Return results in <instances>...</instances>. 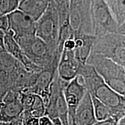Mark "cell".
I'll return each instance as SVG.
<instances>
[{"mask_svg": "<svg viewBox=\"0 0 125 125\" xmlns=\"http://www.w3.org/2000/svg\"><path fill=\"white\" fill-rule=\"evenodd\" d=\"M52 0H20L19 10L37 21L49 7Z\"/></svg>", "mask_w": 125, "mask_h": 125, "instance_id": "obj_18", "label": "cell"}, {"mask_svg": "<svg viewBox=\"0 0 125 125\" xmlns=\"http://www.w3.org/2000/svg\"><path fill=\"white\" fill-rule=\"evenodd\" d=\"M24 111L19 92L9 90L0 101V122H8L19 117Z\"/></svg>", "mask_w": 125, "mask_h": 125, "instance_id": "obj_12", "label": "cell"}, {"mask_svg": "<svg viewBox=\"0 0 125 125\" xmlns=\"http://www.w3.org/2000/svg\"><path fill=\"white\" fill-rule=\"evenodd\" d=\"M57 69H42L38 73L35 83L29 93L36 94L41 97L46 107L49 100L50 88L53 81Z\"/></svg>", "mask_w": 125, "mask_h": 125, "instance_id": "obj_15", "label": "cell"}, {"mask_svg": "<svg viewBox=\"0 0 125 125\" xmlns=\"http://www.w3.org/2000/svg\"><path fill=\"white\" fill-rule=\"evenodd\" d=\"M15 40L34 64L42 69H57L62 51L53 49L35 35Z\"/></svg>", "mask_w": 125, "mask_h": 125, "instance_id": "obj_2", "label": "cell"}, {"mask_svg": "<svg viewBox=\"0 0 125 125\" xmlns=\"http://www.w3.org/2000/svg\"><path fill=\"white\" fill-rule=\"evenodd\" d=\"M69 23L74 35L93 34L90 0H70Z\"/></svg>", "mask_w": 125, "mask_h": 125, "instance_id": "obj_8", "label": "cell"}, {"mask_svg": "<svg viewBox=\"0 0 125 125\" xmlns=\"http://www.w3.org/2000/svg\"><path fill=\"white\" fill-rule=\"evenodd\" d=\"M5 35V31L0 29V44L2 47H3V41H4Z\"/></svg>", "mask_w": 125, "mask_h": 125, "instance_id": "obj_29", "label": "cell"}, {"mask_svg": "<svg viewBox=\"0 0 125 125\" xmlns=\"http://www.w3.org/2000/svg\"><path fill=\"white\" fill-rule=\"evenodd\" d=\"M96 122L92 96L87 92L76 108L75 125H93Z\"/></svg>", "mask_w": 125, "mask_h": 125, "instance_id": "obj_16", "label": "cell"}, {"mask_svg": "<svg viewBox=\"0 0 125 125\" xmlns=\"http://www.w3.org/2000/svg\"><path fill=\"white\" fill-rule=\"evenodd\" d=\"M25 111L27 112L32 116L39 119L45 116V105L41 97L35 94V98L30 108Z\"/></svg>", "mask_w": 125, "mask_h": 125, "instance_id": "obj_22", "label": "cell"}, {"mask_svg": "<svg viewBox=\"0 0 125 125\" xmlns=\"http://www.w3.org/2000/svg\"><path fill=\"white\" fill-rule=\"evenodd\" d=\"M55 5L59 16V24L69 23L70 0H52Z\"/></svg>", "mask_w": 125, "mask_h": 125, "instance_id": "obj_21", "label": "cell"}, {"mask_svg": "<svg viewBox=\"0 0 125 125\" xmlns=\"http://www.w3.org/2000/svg\"><path fill=\"white\" fill-rule=\"evenodd\" d=\"M68 82L62 81L56 73L50 88L49 100L45 107V116L52 120L58 118L62 125L68 124V108L63 90Z\"/></svg>", "mask_w": 125, "mask_h": 125, "instance_id": "obj_7", "label": "cell"}, {"mask_svg": "<svg viewBox=\"0 0 125 125\" xmlns=\"http://www.w3.org/2000/svg\"><path fill=\"white\" fill-rule=\"evenodd\" d=\"M7 30L13 33L15 39L35 35V21L21 10L16 9L7 15Z\"/></svg>", "mask_w": 125, "mask_h": 125, "instance_id": "obj_10", "label": "cell"}, {"mask_svg": "<svg viewBox=\"0 0 125 125\" xmlns=\"http://www.w3.org/2000/svg\"><path fill=\"white\" fill-rule=\"evenodd\" d=\"M3 48L12 57L20 62L27 71L32 73H38L42 70V68L32 63L27 58L14 38L13 33L10 30H8L5 31L3 41Z\"/></svg>", "mask_w": 125, "mask_h": 125, "instance_id": "obj_14", "label": "cell"}, {"mask_svg": "<svg viewBox=\"0 0 125 125\" xmlns=\"http://www.w3.org/2000/svg\"><path fill=\"white\" fill-rule=\"evenodd\" d=\"M90 54L111 59L125 67V35L110 32L96 37Z\"/></svg>", "mask_w": 125, "mask_h": 125, "instance_id": "obj_4", "label": "cell"}, {"mask_svg": "<svg viewBox=\"0 0 125 125\" xmlns=\"http://www.w3.org/2000/svg\"><path fill=\"white\" fill-rule=\"evenodd\" d=\"M20 0H0V13L7 15L18 9Z\"/></svg>", "mask_w": 125, "mask_h": 125, "instance_id": "obj_23", "label": "cell"}, {"mask_svg": "<svg viewBox=\"0 0 125 125\" xmlns=\"http://www.w3.org/2000/svg\"><path fill=\"white\" fill-rule=\"evenodd\" d=\"M91 96L95 117H96L97 121L105 120L106 119L110 118V117H115L114 116V112L111 110V109L109 108L108 107L103 104L100 100H98L97 98L92 96ZM115 118H116V117H115Z\"/></svg>", "mask_w": 125, "mask_h": 125, "instance_id": "obj_20", "label": "cell"}, {"mask_svg": "<svg viewBox=\"0 0 125 125\" xmlns=\"http://www.w3.org/2000/svg\"><path fill=\"white\" fill-rule=\"evenodd\" d=\"M86 64L94 68L104 82L112 90L125 96V67L111 59L91 54Z\"/></svg>", "mask_w": 125, "mask_h": 125, "instance_id": "obj_3", "label": "cell"}, {"mask_svg": "<svg viewBox=\"0 0 125 125\" xmlns=\"http://www.w3.org/2000/svg\"><path fill=\"white\" fill-rule=\"evenodd\" d=\"M22 115L24 119L25 125H39V118L32 116L25 111L23 112Z\"/></svg>", "mask_w": 125, "mask_h": 125, "instance_id": "obj_24", "label": "cell"}, {"mask_svg": "<svg viewBox=\"0 0 125 125\" xmlns=\"http://www.w3.org/2000/svg\"><path fill=\"white\" fill-rule=\"evenodd\" d=\"M90 12L95 37L110 32L125 35V24L119 26L104 0H90Z\"/></svg>", "mask_w": 125, "mask_h": 125, "instance_id": "obj_5", "label": "cell"}, {"mask_svg": "<svg viewBox=\"0 0 125 125\" xmlns=\"http://www.w3.org/2000/svg\"><path fill=\"white\" fill-rule=\"evenodd\" d=\"M21 64L0 46V101L12 89V75Z\"/></svg>", "mask_w": 125, "mask_h": 125, "instance_id": "obj_11", "label": "cell"}, {"mask_svg": "<svg viewBox=\"0 0 125 125\" xmlns=\"http://www.w3.org/2000/svg\"><path fill=\"white\" fill-rule=\"evenodd\" d=\"M81 65L75 57L74 50L63 48L57 68L59 77L68 82L79 74Z\"/></svg>", "mask_w": 125, "mask_h": 125, "instance_id": "obj_13", "label": "cell"}, {"mask_svg": "<svg viewBox=\"0 0 125 125\" xmlns=\"http://www.w3.org/2000/svg\"><path fill=\"white\" fill-rule=\"evenodd\" d=\"M53 125H62V122L58 118H56L51 120Z\"/></svg>", "mask_w": 125, "mask_h": 125, "instance_id": "obj_30", "label": "cell"}, {"mask_svg": "<svg viewBox=\"0 0 125 125\" xmlns=\"http://www.w3.org/2000/svg\"><path fill=\"white\" fill-rule=\"evenodd\" d=\"M120 119L115 117H110L100 121H97L93 125H118V122Z\"/></svg>", "mask_w": 125, "mask_h": 125, "instance_id": "obj_25", "label": "cell"}, {"mask_svg": "<svg viewBox=\"0 0 125 125\" xmlns=\"http://www.w3.org/2000/svg\"><path fill=\"white\" fill-rule=\"evenodd\" d=\"M118 125H125V118L123 117L121 119H120V120L118 122Z\"/></svg>", "mask_w": 125, "mask_h": 125, "instance_id": "obj_31", "label": "cell"}, {"mask_svg": "<svg viewBox=\"0 0 125 125\" xmlns=\"http://www.w3.org/2000/svg\"><path fill=\"white\" fill-rule=\"evenodd\" d=\"M79 74L82 76L87 91L113 111L114 116L121 119L125 116V96L112 90L91 65H81Z\"/></svg>", "mask_w": 125, "mask_h": 125, "instance_id": "obj_1", "label": "cell"}, {"mask_svg": "<svg viewBox=\"0 0 125 125\" xmlns=\"http://www.w3.org/2000/svg\"><path fill=\"white\" fill-rule=\"evenodd\" d=\"M39 125H53V124L49 118L43 116L39 119Z\"/></svg>", "mask_w": 125, "mask_h": 125, "instance_id": "obj_28", "label": "cell"}, {"mask_svg": "<svg viewBox=\"0 0 125 125\" xmlns=\"http://www.w3.org/2000/svg\"><path fill=\"white\" fill-rule=\"evenodd\" d=\"M75 46L74 40L73 38L68 39L63 43V48L68 50H74Z\"/></svg>", "mask_w": 125, "mask_h": 125, "instance_id": "obj_27", "label": "cell"}, {"mask_svg": "<svg viewBox=\"0 0 125 125\" xmlns=\"http://www.w3.org/2000/svg\"><path fill=\"white\" fill-rule=\"evenodd\" d=\"M8 22L7 15L0 13V29L6 31L8 29Z\"/></svg>", "mask_w": 125, "mask_h": 125, "instance_id": "obj_26", "label": "cell"}, {"mask_svg": "<svg viewBox=\"0 0 125 125\" xmlns=\"http://www.w3.org/2000/svg\"><path fill=\"white\" fill-rule=\"evenodd\" d=\"M87 92L83 78L79 74L67 83L64 88V96L68 108V125H75L76 108Z\"/></svg>", "mask_w": 125, "mask_h": 125, "instance_id": "obj_9", "label": "cell"}, {"mask_svg": "<svg viewBox=\"0 0 125 125\" xmlns=\"http://www.w3.org/2000/svg\"><path fill=\"white\" fill-rule=\"evenodd\" d=\"M59 16L55 5L51 2L42 15L35 21V36L55 49L62 51L58 46Z\"/></svg>", "mask_w": 125, "mask_h": 125, "instance_id": "obj_6", "label": "cell"}, {"mask_svg": "<svg viewBox=\"0 0 125 125\" xmlns=\"http://www.w3.org/2000/svg\"><path fill=\"white\" fill-rule=\"evenodd\" d=\"M119 26L125 24V0H104Z\"/></svg>", "mask_w": 125, "mask_h": 125, "instance_id": "obj_19", "label": "cell"}, {"mask_svg": "<svg viewBox=\"0 0 125 125\" xmlns=\"http://www.w3.org/2000/svg\"><path fill=\"white\" fill-rule=\"evenodd\" d=\"M95 38L94 35L91 34H79L74 35L73 39L75 43L74 49L75 57L82 64H86Z\"/></svg>", "mask_w": 125, "mask_h": 125, "instance_id": "obj_17", "label": "cell"}]
</instances>
